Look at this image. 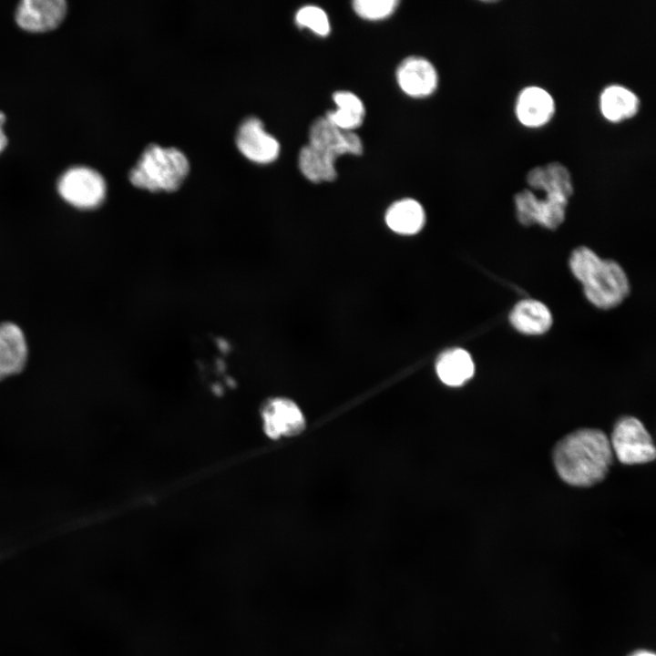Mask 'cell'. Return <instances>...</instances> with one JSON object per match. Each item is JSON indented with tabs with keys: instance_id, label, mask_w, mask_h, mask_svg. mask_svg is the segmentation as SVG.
Returning a JSON list of instances; mask_svg holds the SVG:
<instances>
[{
	"instance_id": "cell-1",
	"label": "cell",
	"mask_w": 656,
	"mask_h": 656,
	"mask_svg": "<svg viewBox=\"0 0 656 656\" xmlns=\"http://www.w3.org/2000/svg\"><path fill=\"white\" fill-rule=\"evenodd\" d=\"M553 460L563 481L571 486L589 487L606 477L613 452L610 439L601 430L583 428L557 444Z\"/></svg>"
},
{
	"instance_id": "cell-2",
	"label": "cell",
	"mask_w": 656,
	"mask_h": 656,
	"mask_svg": "<svg viewBox=\"0 0 656 656\" xmlns=\"http://www.w3.org/2000/svg\"><path fill=\"white\" fill-rule=\"evenodd\" d=\"M569 267L582 283L588 300L598 308H614L630 293L629 280L621 266L612 260H601L585 246L571 252Z\"/></svg>"
},
{
	"instance_id": "cell-3",
	"label": "cell",
	"mask_w": 656,
	"mask_h": 656,
	"mask_svg": "<svg viewBox=\"0 0 656 656\" xmlns=\"http://www.w3.org/2000/svg\"><path fill=\"white\" fill-rule=\"evenodd\" d=\"M188 172L189 162L181 151L152 144L130 170L129 179L139 189L169 192L179 188Z\"/></svg>"
},
{
	"instance_id": "cell-4",
	"label": "cell",
	"mask_w": 656,
	"mask_h": 656,
	"mask_svg": "<svg viewBox=\"0 0 656 656\" xmlns=\"http://www.w3.org/2000/svg\"><path fill=\"white\" fill-rule=\"evenodd\" d=\"M612 452L626 465L652 461L656 456L653 441L643 424L633 416L617 421L611 434Z\"/></svg>"
},
{
	"instance_id": "cell-5",
	"label": "cell",
	"mask_w": 656,
	"mask_h": 656,
	"mask_svg": "<svg viewBox=\"0 0 656 656\" xmlns=\"http://www.w3.org/2000/svg\"><path fill=\"white\" fill-rule=\"evenodd\" d=\"M58 192L69 204L79 209H94L106 197V182L96 170L87 167L67 169L59 179Z\"/></svg>"
},
{
	"instance_id": "cell-6",
	"label": "cell",
	"mask_w": 656,
	"mask_h": 656,
	"mask_svg": "<svg viewBox=\"0 0 656 656\" xmlns=\"http://www.w3.org/2000/svg\"><path fill=\"white\" fill-rule=\"evenodd\" d=\"M260 416L263 433L275 440L297 436L306 425L304 415L298 405L282 396L263 401L260 407Z\"/></svg>"
},
{
	"instance_id": "cell-7",
	"label": "cell",
	"mask_w": 656,
	"mask_h": 656,
	"mask_svg": "<svg viewBox=\"0 0 656 656\" xmlns=\"http://www.w3.org/2000/svg\"><path fill=\"white\" fill-rule=\"evenodd\" d=\"M547 199L538 200L530 191L523 190L515 197L517 217L525 225L538 223L550 229H557L565 219L568 200L562 197L547 195Z\"/></svg>"
},
{
	"instance_id": "cell-8",
	"label": "cell",
	"mask_w": 656,
	"mask_h": 656,
	"mask_svg": "<svg viewBox=\"0 0 656 656\" xmlns=\"http://www.w3.org/2000/svg\"><path fill=\"white\" fill-rule=\"evenodd\" d=\"M308 145L335 159L345 154L363 152V143L357 134L337 128L324 117L316 118L311 125Z\"/></svg>"
},
{
	"instance_id": "cell-9",
	"label": "cell",
	"mask_w": 656,
	"mask_h": 656,
	"mask_svg": "<svg viewBox=\"0 0 656 656\" xmlns=\"http://www.w3.org/2000/svg\"><path fill=\"white\" fill-rule=\"evenodd\" d=\"M396 82L409 97L422 98L432 95L438 84L437 72L433 64L422 56H408L398 66Z\"/></svg>"
},
{
	"instance_id": "cell-10",
	"label": "cell",
	"mask_w": 656,
	"mask_h": 656,
	"mask_svg": "<svg viewBox=\"0 0 656 656\" xmlns=\"http://www.w3.org/2000/svg\"><path fill=\"white\" fill-rule=\"evenodd\" d=\"M236 143L247 159L257 163H270L280 152L277 139L264 130L262 122L256 118H247L241 125Z\"/></svg>"
},
{
	"instance_id": "cell-11",
	"label": "cell",
	"mask_w": 656,
	"mask_h": 656,
	"mask_svg": "<svg viewBox=\"0 0 656 656\" xmlns=\"http://www.w3.org/2000/svg\"><path fill=\"white\" fill-rule=\"evenodd\" d=\"M66 12L67 3L63 0H24L17 6L15 19L23 29L45 32L56 28Z\"/></svg>"
},
{
	"instance_id": "cell-12",
	"label": "cell",
	"mask_w": 656,
	"mask_h": 656,
	"mask_svg": "<svg viewBox=\"0 0 656 656\" xmlns=\"http://www.w3.org/2000/svg\"><path fill=\"white\" fill-rule=\"evenodd\" d=\"M27 359L22 330L13 323H0V380L21 372Z\"/></svg>"
},
{
	"instance_id": "cell-13",
	"label": "cell",
	"mask_w": 656,
	"mask_h": 656,
	"mask_svg": "<svg viewBox=\"0 0 656 656\" xmlns=\"http://www.w3.org/2000/svg\"><path fill=\"white\" fill-rule=\"evenodd\" d=\"M548 308L539 301L525 299L518 302L509 313V323L525 334H542L552 325Z\"/></svg>"
},
{
	"instance_id": "cell-14",
	"label": "cell",
	"mask_w": 656,
	"mask_h": 656,
	"mask_svg": "<svg viewBox=\"0 0 656 656\" xmlns=\"http://www.w3.org/2000/svg\"><path fill=\"white\" fill-rule=\"evenodd\" d=\"M384 220L392 231L400 235H414L423 229L425 213L417 200L405 198L389 206Z\"/></svg>"
},
{
	"instance_id": "cell-15",
	"label": "cell",
	"mask_w": 656,
	"mask_h": 656,
	"mask_svg": "<svg viewBox=\"0 0 656 656\" xmlns=\"http://www.w3.org/2000/svg\"><path fill=\"white\" fill-rule=\"evenodd\" d=\"M436 372L443 384L448 386H460L473 377L475 364L467 351L452 348L437 357Z\"/></svg>"
},
{
	"instance_id": "cell-16",
	"label": "cell",
	"mask_w": 656,
	"mask_h": 656,
	"mask_svg": "<svg viewBox=\"0 0 656 656\" xmlns=\"http://www.w3.org/2000/svg\"><path fill=\"white\" fill-rule=\"evenodd\" d=\"M553 112V99L548 92L539 87H528L518 97V117L526 126H541L548 121Z\"/></svg>"
},
{
	"instance_id": "cell-17",
	"label": "cell",
	"mask_w": 656,
	"mask_h": 656,
	"mask_svg": "<svg viewBox=\"0 0 656 656\" xmlns=\"http://www.w3.org/2000/svg\"><path fill=\"white\" fill-rule=\"evenodd\" d=\"M528 181L531 187L547 191L548 195L560 196L568 200L573 191L569 172L557 163H552L546 169L531 170Z\"/></svg>"
},
{
	"instance_id": "cell-18",
	"label": "cell",
	"mask_w": 656,
	"mask_h": 656,
	"mask_svg": "<svg viewBox=\"0 0 656 656\" xmlns=\"http://www.w3.org/2000/svg\"><path fill=\"white\" fill-rule=\"evenodd\" d=\"M335 160L307 144L300 151L299 168L302 175L312 182L333 181L337 176Z\"/></svg>"
},
{
	"instance_id": "cell-19",
	"label": "cell",
	"mask_w": 656,
	"mask_h": 656,
	"mask_svg": "<svg viewBox=\"0 0 656 656\" xmlns=\"http://www.w3.org/2000/svg\"><path fill=\"white\" fill-rule=\"evenodd\" d=\"M601 110L611 121H620L636 114L639 108L637 97L620 86H612L604 90L601 96Z\"/></svg>"
},
{
	"instance_id": "cell-20",
	"label": "cell",
	"mask_w": 656,
	"mask_h": 656,
	"mask_svg": "<svg viewBox=\"0 0 656 656\" xmlns=\"http://www.w3.org/2000/svg\"><path fill=\"white\" fill-rule=\"evenodd\" d=\"M295 22L300 27L307 28L320 36H326L331 31L327 14L316 5L301 7L295 15Z\"/></svg>"
},
{
	"instance_id": "cell-21",
	"label": "cell",
	"mask_w": 656,
	"mask_h": 656,
	"mask_svg": "<svg viewBox=\"0 0 656 656\" xmlns=\"http://www.w3.org/2000/svg\"><path fill=\"white\" fill-rule=\"evenodd\" d=\"M398 4L396 0H355L353 2V8L363 19L377 21L390 16Z\"/></svg>"
},
{
	"instance_id": "cell-22",
	"label": "cell",
	"mask_w": 656,
	"mask_h": 656,
	"mask_svg": "<svg viewBox=\"0 0 656 656\" xmlns=\"http://www.w3.org/2000/svg\"><path fill=\"white\" fill-rule=\"evenodd\" d=\"M331 124L343 131H353L362 125L364 117L336 108L328 111L324 117Z\"/></svg>"
},
{
	"instance_id": "cell-23",
	"label": "cell",
	"mask_w": 656,
	"mask_h": 656,
	"mask_svg": "<svg viewBox=\"0 0 656 656\" xmlns=\"http://www.w3.org/2000/svg\"><path fill=\"white\" fill-rule=\"evenodd\" d=\"M333 99L336 108L347 110L363 117L365 116L364 105L355 94L341 90L333 93Z\"/></svg>"
},
{
	"instance_id": "cell-24",
	"label": "cell",
	"mask_w": 656,
	"mask_h": 656,
	"mask_svg": "<svg viewBox=\"0 0 656 656\" xmlns=\"http://www.w3.org/2000/svg\"><path fill=\"white\" fill-rule=\"evenodd\" d=\"M5 121V116L0 111V153L4 150L7 144V138L4 133L3 126Z\"/></svg>"
},
{
	"instance_id": "cell-25",
	"label": "cell",
	"mask_w": 656,
	"mask_h": 656,
	"mask_svg": "<svg viewBox=\"0 0 656 656\" xmlns=\"http://www.w3.org/2000/svg\"><path fill=\"white\" fill-rule=\"evenodd\" d=\"M630 656H655L652 652L647 651H639L633 653Z\"/></svg>"
}]
</instances>
